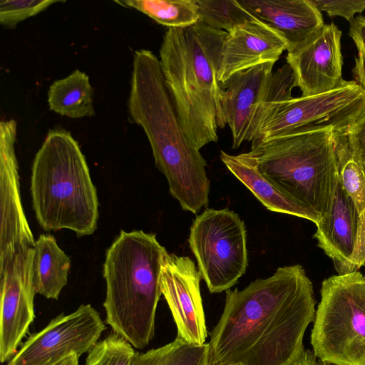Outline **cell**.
Returning <instances> with one entry per match:
<instances>
[{"label": "cell", "mask_w": 365, "mask_h": 365, "mask_svg": "<svg viewBox=\"0 0 365 365\" xmlns=\"http://www.w3.org/2000/svg\"><path fill=\"white\" fill-rule=\"evenodd\" d=\"M201 275L188 257L166 252L160 277L161 293L177 327V336L202 345L207 336L200 290Z\"/></svg>", "instance_id": "13"}, {"label": "cell", "mask_w": 365, "mask_h": 365, "mask_svg": "<svg viewBox=\"0 0 365 365\" xmlns=\"http://www.w3.org/2000/svg\"><path fill=\"white\" fill-rule=\"evenodd\" d=\"M48 103L51 110L63 116L74 119L93 116V89L88 75L77 69L55 81L48 91Z\"/></svg>", "instance_id": "21"}, {"label": "cell", "mask_w": 365, "mask_h": 365, "mask_svg": "<svg viewBox=\"0 0 365 365\" xmlns=\"http://www.w3.org/2000/svg\"><path fill=\"white\" fill-rule=\"evenodd\" d=\"M250 15L277 31L288 52L302 44L324 23L310 0H237Z\"/></svg>", "instance_id": "18"}, {"label": "cell", "mask_w": 365, "mask_h": 365, "mask_svg": "<svg viewBox=\"0 0 365 365\" xmlns=\"http://www.w3.org/2000/svg\"><path fill=\"white\" fill-rule=\"evenodd\" d=\"M287 43L274 29L254 18L228 32L225 39L218 81L225 84L234 74L254 66L274 63Z\"/></svg>", "instance_id": "16"}, {"label": "cell", "mask_w": 365, "mask_h": 365, "mask_svg": "<svg viewBox=\"0 0 365 365\" xmlns=\"http://www.w3.org/2000/svg\"><path fill=\"white\" fill-rule=\"evenodd\" d=\"M30 190L36 220L44 230L68 229L82 237L96 230V188L69 132L48 131L34 159Z\"/></svg>", "instance_id": "5"}, {"label": "cell", "mask_w": 365, "mask_h": 365, "mask_svg": "<svg viewBox=\"0 0 365 365\" xmlns=\"http://www.w3.org/2000/svg\"><path fill=\"white\" fill-rule=\"evenodd\" d=\"M334 135L329 130L288 133L249 153L263 177L322 217L331 208L339 182Z\"/></svg>", "instance_id": "6"}, {"label": "cell", "mask_w": 365, "mask_h": 365, "mask_svg": "<svg viewBox=\"0 0 365 365\" xmlns=\"http://www.w3.org/2000/svg\"><path fill=\"white\" fill-rule=\"evenodd\" d=\"M360 220L354 202L339 182L331 208L317 225L314 237L331 258L338 274L356 272Z\"/></svg>", "instance_id": "17"}, {"label": "cell", "mask_w": 365, "mask_h": 365, "mask_svg": "<svg viewBox=\"0 0 365 365\" xmlns=\"http://www.w3.org/2000/svg\"><path fill=\"white\" fill-rule=\"evenodd\" d=\"M115 2L140 11L169 28L185 27L199 21L195 0H123Z\"/></svg>", "instance_id": "22"}, {"label": "cell", "mask_w": 365, "mask_h": 365, "mask_svg": "<svg viewBox=\"0 0 365 365\" xmlns=\"http://www.w3.org/2000/svg\"><path fill=\"white\" fill-rule=\"evenodd\" d=\"M70 257L51 235L41 234L35 241L33 282L36 294L57 300L68 282Z\"/></svg>", "instance_id": "20"}, {"label": "cell", "mask_w": 365, "mask_h": 365, "mask_svg": "<svg viewBox=\"0 0 365 365\" xmlns=\"http://www.w3.org/2000/svg\"><path fill=\"white\" fill-rule=\"evenodd\" d=\"M358 253L360 258L365 259V212L361 216L360 220Z\"/></svg>", "instance_id": "32"}, {"label": "cell", "mask_w": 365, "mask_h": 365, "mask_svg": "<svg viewBox=\"0 0 365 365\" xmlns=\"http://www.w3.org/2000/svg\"><path fill=\"white\" fill-rule=\"evenodd\" d=\"M188 242L210 293L230 289L245 273L247 232L233 211L206 208L195 218Z\"/></svg>", "instance_id": "8"}, {"label": "cell", "mask_w": 365, "mask_h": 365, "mask_svg": "<svg viewBox=\"0 0 365 365\" xmlns=\"http://www.w3.org/2000/svg\"><path fill=\"white\" fill-rule=\"evenodd\" d=\"M274 64L266 63L238 72L222 85L218 127L228 125L233 149L245 141L252 143L257 135Z\"/></svg>", "instance_id": "14"}, {"label": "cell", "mask_w": 365, "mask_h": 365, "mask_svg": "<svg viewBox=\"0 0 365 365\" xmlns=\"http://www.w3.org/2000/svg\"><path fill=\"white\" fill-rule=\"evenodd\" d=\"M341 35L334 24H324L299 47L288 52L287 63L302 96L331 91L343 81Z\"/></svg>", "instance_id": "15"}, {"label": "cell", "mask_w": 365, "mask_h": 365, "mask_svg": "<svg viewBox=\"0 0 365 365\" xmlns=\"http://www.w3.org/2000/svg\"><path fill=\"white\" fill-rule=\"evenodd\" d=\"M364 112L365 90L355 81L343 80L331 91L279 103L251 147L288 133L328 130L346 133Z\"/></svg>", "instance_id": "9"}, {"label": "cell", "mask_w": 365, "mask_h": 365, "mask_svg": "<svg viewBox=\"0 0 365 365\" xmlns=\"http://www.w3.org/2000/svg\"><path fill=\"white\" fill-rule=\"evenodd\" d=\"M130 365H208V344H190L176 336L163 346L135 352Z\"/></svg>", "instance_id": "23"}, {"label": "cell", "mask_w": 365, "mask_h": 365, "mask_svg": "<svg viewBox=\"0 0 365 365\" xmlns=\"http://www.w3.org/2000/svg\"><path fill=\"white\" fill-rule=\"evenodd\" d=\"M349 34L354 40L358 51L365 55V16H358L350 22Z\"/></svg>", "instance_id": "30"}, {"label": "cell", "mask_w": 365, "mask_h": 365, "mask_svg": "<svg viewBox=\"0 0 365 365\" xmlns=\"http://www.w3.org/2000/svg\"><path fill=\"white\" fill-rule=\"evenodd\" d=\"M135 352L131 344L113 332L88 352L84 365H130Z\"/></svg>", "instance_id": "26"}, {"label": "cell", "mask_w": 365, "mask_h": 365, "mask_svg": "<svg viewBox=\"0 0 365 365\" xmlns=\"http://www.w3.org/2000/svg\"><path fill=\"white\" fill-rule=\"evenodd\" d=\"M220 159L267 210L302 217L315 225L321 220L317 212L285 194L263 177L250 153L234 155L222 150Z\"/></svg>", "instance_id": "19"}, {"label": "cell", "mask_w": 365, "mask_h": 365, "mask_svg": "<svg viewBox=\"0 0 365 365\" xmlns=\"http://www.w3.org/2000/svg\"><path fill=\"white\" fill-rule=\"evenodd\" d=\"M364 266L365 267V263L364 264ZM364 279H365V275H364Z\"/></svg>", "instance_id": "35"}, {"label": "cell", "mask_w": 365, "mask_h": 365, "mask_svg": "<svg viewBox=\"0 0 365 365\" xmlns=\"http://www.w3.org/2000/svg\"><path fill=\"white\" fill-rule=\"evenodd\" d=\"M315 304L312 283L300 264L279 267L242 290H227L210 334L208 365H292L304 351Z\"/></svg>", "instance_id": "1"}, {"label": "cell", "mask_w": 365, "mask_h": 365, "mask_svg": "<svg viewBox=\"0 0 365 365\" xmlns=\"http://www.w3.org/2000/svg\"><path fill=\"white\" fill-rule=\"evenodd\" d=\"M34 247L17 253L0 272V361L17 352L35 319L33 282Z\"/></svg>", "instance_id": "11"}, {"label": "cell", "mask_w": 365, "mask_h": 365, "mask_svg": "<svg viewBox=\"0 0 365 365\" xmlns=\"http://www.w3.org/2000/svg\"><path fill=\"white\" fill-rule=\"evenodd\" d=\"M355 81L365 90V55L358 52L355 58V66L352 71Z\"/></svg>", "instance_id": "31"}, {"label": "cell", "mask_w": 365, "mask_h": 365, "mask_svg": "<svg viewBox=\"0 0 365 365\" xmlns=\"http://www.w3.org/2000/svg\"><path fill=\"white\" fill-rule=\"evenodd\" d=\"M230 365H241V364H230Z\"/></svg>", "instance_id": "36"}, {"label": "cell", "mask_w": 365, "mask_h": 365, "mask_svg": "<svg viewBox=\"0 0 365 365\" xmlns=\"http://www.w3.org/2000/svg\"><path fill=\"white\" fill-rule=\"evenodd\" d=\"M339 182L360 215L365 212V172L353 158L344 133L335 132Z\"/></svg>", "instance_id": "24"}, {"label": "cell", "mask_w": 365, "mask_h": 365, "mask_svg": "<svg viewBox=\"0 0 365 365\" xmlns=\"http://www.w3.org/2000/svg\"><path fill=\"white\" fill-rule=\"evenodd\" d=\"M292 365H322L316 359L314 354L309 351H305L302 356Z\"/></svg>", "instance_id": "33"}, {"label": "cell", "mask_w": 365, "mask_h": 365, "mask_svg": "<svg viewBox=\"0 0 365 365\" xmlns=\"http://www.w3.org/2000/svg\"><path fill=\"white\" fill-rule=\"evenodd\" d=\"M130 118L144 130L155 165L172 196L198 214L209 203L207 162L187 139L166 87L160 60L150 51L135 52L128 102Z\"/></svg>", "instance_id": "2"}, {"label": "cell", "mask_w": 365, "mask_h": 365, "mask_svg": "<svg viewBox=\"0 0 365 365\" xmlns=\"http://www.w3.org/2000/svg\"><path fill=\"white\" fill-rule=\"evenodd\" d=\"M344 133L353 158L365 170V112Z\"/></svg>", "instance_id": "29"}, {"label": "cell", "mask_w": 365, "mask_h": 365, "mask_svg": "<svg viewBox=\"0 0 365 365\" xmlns=\"http://www.w3.org/2000/svg\"><path fill=\"white\" fill-rule=\"evenodd\" d=\"M79 357L80 356L76 354H73L60 361L55 365H79Z\"/></svg>", "instance_id": "34"}, {"label": "cell", "mask_w": 365, "mask_h": 365, "mask_svg": "<svg viewBox=\"0 0 365 365\" xmlns=\"http://www.w3.org/2000/svg\"><path fill=\"white\" fill-rule=\"evenodd\" d=\"M166 252L155 234L121 230L106 252V323L136 349L145 348L155 335Z\"/></svg>", "instance_id": "4"}, {"label": "cell", "mask_w": 365, "mask_h": 365, "mask_svg": "<svg viewBox=\"0 0 365 365\" xmlns=\"http://www.w3.org/2000/svg\"><path fill=\"white\" fill-rule=\"evenodd\" d=\"M321 12L325 11L329 16H341L349 23L354 14L365 9V0H310Z\"/></svg>", "instance_id": "28"}, {"label": "cell", "mask_w": 365, "mask_h": 365, "mask_svg": "<svg viewBox=\"0 0 365 365\" xmlns=\"http://www.w3.org/2000/svg\"><path fill=\"white\" fill-rule=\"evenodd\" d=\"M58 0H1L0 24L5 28L14 29L21 21L34 16L51 5L62 3Z\"/></svg>", "instance_id": "27"}, {"label": "cell", "mask_w": 365, "mask_h": 365, "mask_svg": "<svg viewBox=\"0 0 365 365\" xmlns=\"http://www.w3.org/2000/svg\"><path fill=\"white\" fill-rule=\"evenodd\" d=\"M195 3L199 21L227 33L254 19L237 0H195Z\"/></svg>", "instance_id": "25"}, {"label": "cell", "mask_w": 365, "mask_h": 365, "mask_svg": "<svg viewBox=\"0 0 365 365\" xmlns=\"http://www.w3.org/2000/svg\"><path fill=\"white\" fill-rule=\"evenodd\" d=\"M227 32L197 23L169 28L160 49L165 83L183 130L197 150L217 142L222 85L218 71Z\"/></svg>", "instance_id": "3"}, {"label": "cell", "mask_w": 365, "mask_h": 365, "mask_svg": "<svg viewBox=\"0 0 365 365\" xmlns=\"http://www.w3.org/2000/svg\"><path fill=\"white\" fill-rule=\"evenodd\" d=\"M17 124L0 123V272L14 256L34 247L35 240L23 209L18 162L14 150Z\"/></svg>", "instance_id": "12"}, {"label": "cell", "mask_w": 365, "mask_h": 365, "mask_svg": "<svg viewBox=\"0 0 365 365\" xmlns=\"http://www.w3.org/2000/svg\"><path fill=\"white\" fill-rule=\"evenodd\" d=\"M106 329L98 312L81 304L31 334L7 365H55L71 355L81 356L94 347Z\"/></svg>", "instance_id": "10"}, {"label": "cell", "mask_w": 365, "mask_h": 365, "mask_svg": "<svg viewBox=\"0 0 365 365\" xmlns=\"http://www.w3.org/2000/svg\"><path fill=\"white\" fill-rule=\"evenodd\" d=\"M311 344L324 364L365 365V279L360 272L323 281Z\"/></svg>", "instance_id": "7"}]
</instances>
